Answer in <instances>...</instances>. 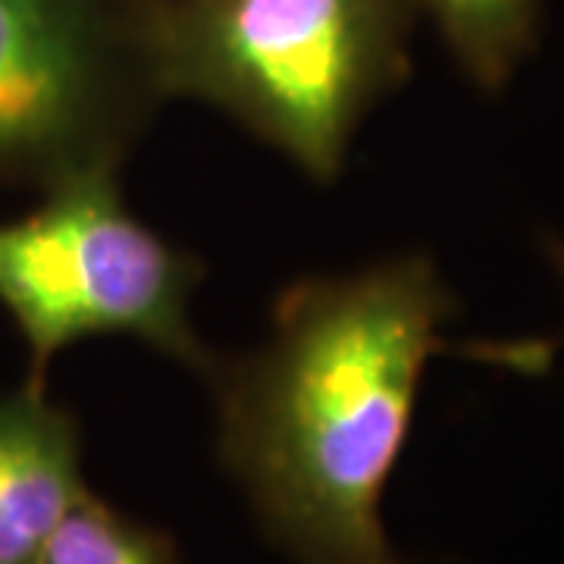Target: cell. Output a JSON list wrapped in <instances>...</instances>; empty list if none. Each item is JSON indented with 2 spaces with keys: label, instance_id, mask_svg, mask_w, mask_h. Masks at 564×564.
<instances>
[{
  "label": "cell",
  "instance_id": "cell-1",
  "mask_svg": "<svg viewBox=\"0 0 564 564\" xmlns=\"http://www.w3.org/2000/svg\"><path fill=\"white\" fill-rule=\"evenodd\" d=\"M458 302L426 254L289 282L270 326L204 377L217 402V452L263 536L292 564H404L383 496L443 351ZM508 367V364H505Z\"/></svg>",
  "mask_w": 564,
  "mask_h": 564
},
{
  "label": "cell",
  "instance_id": "cell-2",
  "mask_svg": "<svg viewBox=\"0 0 564 564\" xmlns=\"http://www.w3.org/2000/svg\"><path fill=\"white\" fill-rule=\"evenodd\" d=\"M414 0H163L141 41L163 101L223 110L314 182L408 79Z\"/></svg>",
  "mask_w": 564,
  "mask_h": 564
},
{
  "label": "cell",
  "instance_id": "cell-3",
  "mask_svg": "<svg viewBox=\"0 0 564 564\" xmlns=\"http://www.w3.org/2000/svg\"><path fill=\"white\" fill-rule=\"evenodd\" d=\"M204 261L135 217L120 170H88L41 188V202L0 220V307L29 351L25 383L69 345L122 336L207 377L217 364L192 321Z\"/></svg>",
  "mask_w": 564,
  "mask_h": 564
},
{
  "label": "cell",
  "instance_id": "cell-4",
  "mask_svg": "<svg viewBox=\"0 0 564 564\" xmlns=\"http://www.w3.org/2000/svg\"><path fill=\"white\" fill-rule=\"evenodd\" d=\"M161 104L122 0H0V182L120 170Z\"/></svg>",
  "mask_w": 564,
  "mask_h": 564
},
{
  "label": "cell",
  "instance_id": "cell-5",
  "mask_svg": "<svg viewBox=\"0 0 564 564\" xmlns=\"http://www.w3.org/2000/svg\"><path fill=\"white\" fill-rule=\"evenodd\" d=\"M88 492L82 426L47 386L0 395V564H39L51 533Z\"/></svg>",
  "mask_w": 564,
  "mask_h": 564
},
{
  "label": "cell",
  "instance_id": "cell-6",
  "mask_svg": "<svg viewBox=\"0 0 564 564\" xmlns=\"http://www.w3.org/2000/svg\"><path fill=\"white\" fill-rule=\"evenodd\" d=\"M443 35L462 73L484 91H502L533 54L543 0H414Z\"/></svg>",
  "mask_w": 564,
  "mask_h": 564
},
{
  "label": "cell",
  "instance_id": "cell-7",
  "mask_svg": "<svg viewBox=\"0 0 564 564\" xmlns=\"http://www.w3.org/2000/svg\"><path fill=\"white\" fill-rule=\"evenodd\" d=\"M39 564H182V558L163 530L85 492L51 533Z\"/></svg>",
  "mask_w": 564,
  "mask_h": 564
},
{
  "label": "cell",
  "instance_id": "cell-8",
  "mask_svg": "<svg viewBox=\"0 0 564 564\" xmlns=\"http://www.w3.org/2000/svg\"><path fill=\"white\" fill-rule=\"evenodd\" d=\"M549 254H552V261H555V267L562 270V276H564V245L552 242L549 245Z\"/></svg>",
  "mask_w": 564,
  "mask_h": 564
},
{
  "label": "cell",
  "instance_id": "cell-9",
  "mask_svg": "<svg viewBox=\"0 0 564 564\" xmlns=\"http://www.w3.org/2000/svg\"><path fill=\"white\" fill-rule=\"evenodd\" d=\"M126 7H132L135 13H141V10H148V7H158V3H163V0H122Z\"/></svg>",
  "mask_w": 564,
  "mask_h": 564
}]
</instances>
